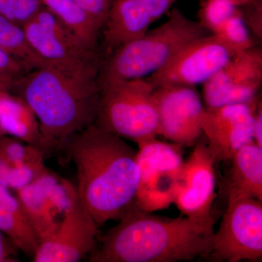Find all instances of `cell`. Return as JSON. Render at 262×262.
Masks as SVG:
<instances>
[{"label":"cell","mask_w":262,"mask_h":262,"mask_svg":"<svg viewBox=\"0 0 262 262\" xmlns=\"http://www.w3.org/2000/svg\"><path fill=\"white\" fill-rule=\"evenodd\" d=\"M61 149L75 165L77 195L98 227L120 220L136 203L137 151L95 123L71 136Z\"/></svg>","instance_id":"obj_1"},{"label":"cell","mask_w":262,"mask_h":262,"mask_svg":"<svg viewBox=\"0 0 262 262\" xmlns=\"http://www.w3.org/2000/svg\"><path fill=\"white\" fill-rule=\"evenodd\" d=\"M99 70L47 63L27 72L10 92L28 103L46 139L61 149L71 136L96 120Z\"/></svg>","instance_id":"obj_2"},{"label":"cell","mask_w":262,"mask_h":262,"mask_svg":"<svg viewBox=\"0 0 262 262\" xmlns=\"http://www.w3.org/2000/svg\"><path fill=\"white\" fill-rule=\"evenodd\" d=\"M103 236L91 262H177L206 257L213 233L187 217L153 215L134 203Z\"/></svg>","instance_id":"obj_3"},{"label":"cell","mask_w":262,"mask_h":262,"mask_svg":"<svg viewBox=\"0 0 262 262\" xmlns=\"http://www.w3.org/2000/svg\"><path fill=\"white\" fill-rule=\"evenodd\" d=\"M211 34L201 22L173 8L166 21L148 30L143 37L117 48L103 59L98 85L146 78L168 64L189 43Z\"/></svg>","instance_id":"obj_4"},{"label":"cell","mask_w":262,"mask_h":262,"mask_svg":"<svg viewBox=\"0 0 262 262\" xmlns=\"http://www.w3.org/2000/svg\"><path fill=\"white\" fill-rule=\"evenodd\" d=\"M154 91V86L146 77L100 84L94 123L136 143L157 137L159 122Z\"/></svg>","instance_id":"obj_5"},{"label":"cell","mask_w":262,"mask_h":262,"mask_svg":"<svg viewBox=\"0 0 262 262\" xmlns=\"http://www.w3.org/2000/svg\"><path fill=\"white\" fill-rule=\"evenodd\" d=\"M140 170L136 203L143 211L168 208L174 203L184 159L182 146L157 137L136 143Z\"/></svg>","instance_id":"obj_6"},{"label":"cell","mask_w":262,"mask_h":262,"mask_svg":"<svg viewBox=\"0 0 262 262\" xmlns=\"http://www.w3.org/2000/svg\"><path fill=\"white\" fill-rule=\"evenodd\" d=\"M261 256L262 201L245 198L228 203L205 258L213 262L256 261Z\"/></svg>","instance_id":"obj_7"},{"label":"cell","mask_w":262,"mask_h":262,"mask_svg":"<svg viewBox=\"0 0 262 262\" xmlns=\"http://www.w3.org/2000/svg\"><path fill=\"white\" fill-rule=\"evenodd\" d=\"M237 51L220 36L211 34L189 43L161 70L146 77L154 88L195 86L211 78Z\"/></svg>","instance_id":"obj_8"},{"label":"cell","mask_w":262,"mask_h":262,"mask_svg":"<svg viewBox=\"0 0 262 262\" xmlns=\"http://www.w3.org/2000/svg\"><path fill=\"white\" fill-rule=\"evenodd\" d=\"M215 163L206 138H201L183 165L174 201L183 215L212 234L214 233L212 207L215 196Z\"/></svg>","instance_id":"obj_9"},{"label":"cell","mask_w":262,"mask_h":262,"mask_svg":"<svg viewBox=\"0 0 262 262\" xmlns=\"http://www.w3.org/2000/svg\"><path fill=\"white\" fill-rule=\"evenodd\" d=\"M262 84V49L258 46L239 51L203 84L206 108H215L252 102Z\"/></svg>","instance_id":"obj_10"},{"label":"cell","mask_w":262,"mask_h":262,"mask_svg":"<svg viewBox=\"0 0 262 262\" xmlns=\"http://www.w3.org/2000/svg\"><path fill=\"white\" fill-rule=\"evenodd\" d=\"M15 192L39 243L56 230L77 194L75 186L49 168Z\"/></svg>","instance_id":"obj_11"},{"label":"cell","mask_w":262,"mask_h":262,"mask_svg":"<svg viewBox=\"0 0 262 262\" xmlns=\"http://www.w3.org/2000/svg\"><path fill=\"white\" fill-rule=\"evenodd\" d=\"M159 136L178 145L192 146L203 136L205 108L195 87L166 85L155 88Z\"/></svg>","instance_id":"obj_12"},{"label":"cell","mask_w":262,"mask_h":262,"mask_svg":"<svg viewBox=\"0 0 262 262\" xmlns=\"http://www.w3.org/2000/svg\"><path fill=\"white\" fill-rule=\"evenodd\" d=\"M98 228L77 192L58 228L40 243L32 261H80L94 249Z\"/></svg>","instance_id":"obj_13"},{"label":"cell","mask_w":262,"mask_h":262,"mask_svg":"<svg viewBox=\"0 0 262 262\" xmlns=\"http://www.w3.org/2000/svg\"><path fill=\"white\" fill-rule=\"evenodd\" d=\"M258 99L252 102L205 108L202 128L215 163L230 160L253 141V122Z\"/></svg>","instance_id":"obj_14"},{"label":"cell","mask_w":262,"mask_h":262,"mask_svg":"<svg viewBox=\"0 0 262 262\" xmlns=\"http://www.w3.org/2000/svg\"><path fill=\"white\" fill-rule=\"evenodd\" d=\"M23 27L33 49L46 63L84 70H99L101 67L103 55L100 50L66 42L33 20Z\"/></svg>","instance_id":"obj_15"},{"label":"cell","mask_w":262,"mask_h":262,"mask_svg":"<svg viewBox=\"0 0 262 262\" xmlns=\"http://www.w3.org/2000/svg\"><path fill=\"white\" fill-rule=\"evenodd\" d=\"M151 24L140 0H115L102 27L105 58L123 45L143 37Z\"/></svg>","instance_id":"obj_16"},{"label":"cell","mask_w":262,"mask_h":262,"mask_svg":"<svg viewBox=\"0 0 262 262\" xmlns=\"http://www.w3.org/2000/svg\"><path fill=\"white\" fill-rule=\"evenodd\" d=\"M0 131L44 150L47 154L55 147L46 139L35 113L23 98L0 90Z\"/></svg>","instance_id":"obj_17"},{"label":"cell","mask_w":262,"mask_h":262,"mask_svg":"<svg viewBox=\"0 0 262 262\" xmlns=\"http://www.w3.org/2000/svg\"><path fill=\"white\" fill-rule=\"evenodd\" d=\"M230 160L225 184L228 203L245 198L262 201V148L250 143Z\"/></svg>","instance_id":"obj_18"},{"label":"cell","mask_w":262,"mask_h":262,"mask_svg":"<svg viewBox=\"0 0 262 262\" xmlns=\"http://www.w3.org/2000/svg\"><path fill=\"white\" fill-rule=\"evenodd\" d=\"M0 230L17 245L20 251L32 258L40 244L39 238L17 196L1 184Z\"/></svg>","instance_id":"obj_19"},{"label":"cell","mask_w":262,"mask_h":262,"mask_svg":"<svg viewBox=\"0 0 262 262\" xmlns=\"http://www.w3.org/2000/svg\"><path fill=\"white\" fill-rule=\"evenodd\" d=\"M63 23L70 27L90 48H98V37L103 26L81 9L74 0H41Z\"/></svg>","instance_id":"obj_20"},{"label":"cell","mask_w":262,"mask_h":262,"mask_svg":"<svg viewBox=\"0 0 262 262\" xmlns=\"http://www.w3.org/2000/svg\"><path fill=\"white\" fill-rule=\"evenodd\" d=\"M0 49L18 60L27 72L47 64L33 49L24 27L0 15Z\"/></svg>","instance_id":"obj_21"},{"label":"cell","mask_w":262,"mask_h":262,"mask_svg":"<svg viewBox=\"0 0 262 262\" xmlns=\"http://www.w3.org/2000/svg\"><path fill=\"white\" fill-rule=\"evenodd\" d=\"M47 153L12 136H0V156L17 166L44 168Z\"/></svg>","instance_id":"obj_22"},{"label":"cell","mask_w":262,"mask_h":262,"mask_svg":"<svg viewBox=\"0 0 262 262\" xmlns=\"http://www.w3.org/2000/svg\"><path fill=\"white\" fill-rule=\"evenodd\" d=\"M213 34L220 36L237 51H244L255 46L239 8Z\"/></svg>","instance_id":"obj_23"},{"label":"cell","mask_w":262,"mask_h":262,"mask_svg":"<svg viewBox=\"0 0 262 262\" xmlns=\"http://www.w3.org/2000/svg\"><path fill=\"white\" fill-rule=\"evenodd\" d=\"M17 166L0 156V184L10 190L17 191L37 178L48 170Z\"/></svg>","instance_id":"obj_24"},{"label":"cell","mask_w":262,"mask_h":262,"mask_svg":"<svg viewBox=\"0 0 262 262\" xmlns=\"http://www.w3.org/2000/svg\"><path fill=\"white\" fill-rule=\"evenodd\" d=\"M42 7L41 0H0V15L24 27Z\"/></svg>","instance_id":"obj_25"},{"label":"cell","mask_w":262,"mask_h":262,"mask_svg":"<svg viewBox=\"0 0 262 262\" xmlns=\"http://www.w3.org/2000/svg\"><path fill=\"white\" fill-rule=\"evenodd\" d=\"M238 7L229 0H207L201 12L200 22L211 34L215 29L235 13Z\"/></svg>","instance_id":"obj_26"},{"label":"cell","mask_w":262,"mask_h":262,"mask_svg":"<svg viewBox=\"0 0 262 262\" xmlns=\"http://www.w3.org/2000/svg\"><path fill=\"white\" fill-rule=\"evenodd\" d=\"M33 20L48 32L63 39L66 42L71 44L84 45L89 46L70 27L63 23L61 19L58 18L44 6L38 12Z\"/></svg>","instance_id":"obj_27"},{"label":"cell","mask_w":262,"mask_h":262,"mask_svg":"<svg viewBox=\"0 0 262 262\" xmlns=\"http://www.w3.org/2000/svg\"><path fill=\"white\" fill-rule=\"evenodd\" d=\"M27 72L20 61L0 49V90L11 91Z\"/></svg>","instance_id":"obj_28"},{"label":"cell","mask_w":262,"mask_h":262,"mask_svg":"<svg viewBox=\"0 0 262 262\" xmlns=\"http://www.w3.org/2000/svg\"><path fill=\"white\" fill-rule=\"evenodd\" d=\"M239 10L245 23L258 39L262 38V0H250Z\"/></svg>","instance_id":"obj_29"},{"label":"cell","mask_w":262,"mask_h":262,"mask_svg":"<svg viewBox=\"0 0 262 262\" xmlns=\"http://www.w3.org/2000/svg\"><path fill=\"white\" fill-rule=\"evenodd\" d=\"M77 5L98 23L103 26L115 0H74Z\"/></svg>","instance_id":"obj_30"},{"label":"cell","mask_w":262,"mask_h":262,"mask_svg":"<svg viewBox=\"0 0 262 262\" xmlns=\"http://www.w3.org/2000/svg\"><path fill=\"white\" fill-rule=\"evenodd\" d=\"M154 23L173 6L177 0H140Z\"/></svg>","instance_id":"obj_31"},{"label":"cell","mask_w":262,"mask_h":262,"mask_svg":"<svg viewBox=\"0 0 262 262\" xmlns=\"http://www.w3.org/2000/svg\"><path fill=\"white\" fill-rule=\"evenodd\" d=\"M19 251L17 245L0 230V262L19 261Z\"/></svg>","instance_id":"obj_32"},{"label":"cell","mask_w":262,"mask_h":262,"mask_svg":"<svg viewBox=\"0 0 262 262\" xmlns=\"http://www.w3.org/2000/svg\"><path fill=\"white\" fill-rule=\"evenodd\" d=\"M253 141L260 148H262V106L261 101L258 103L255 111L253 122Z\"/></svg>","instance_id":"obj_33"},{"label":"cell","mask_w":262,"mask_h":262,"mask_svg":"<svg viewBox=\"0 0 262 262\" xmlns=\"http://www.w3.org/2000/svg\"><path fill=\"white\" fill-rule=\"evenodd\" d=\"M0 136H3V135H2V134H1V131H0Z\"/></svg>","instance_id":"obj_34"}]
</instances>
